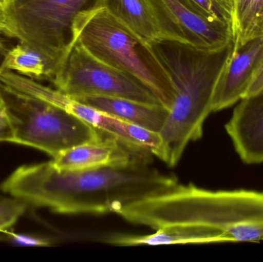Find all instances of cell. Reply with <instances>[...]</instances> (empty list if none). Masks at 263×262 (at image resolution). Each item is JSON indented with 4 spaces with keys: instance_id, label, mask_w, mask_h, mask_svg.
Returning <instances> with one entry per match:
<instances>
[{
    "instance_id": "6da1fadb",
    "label": "cell",
    "mask_w": 263,
    "mask_h": 262,
    "mask_svg": "<svg viewBox=\"0 0 263 262\" xmlns=\"http://www.w3.org/2000/svg\"><path fill=\"white\" fill-rule=\"evenodd\" d=\"M179 183L174 175L152 167L143 156L127 166L84 171L57 169L52 162L26 165L0 186L28 206L61 215L117 214L130 203L166 192Z\"/></svg>"
},
{
    "instance_id": "7a4b0ae2",
    "label": "cell",
    "mask_w": 263,
    "mask_h": 262,
    "mask_svg": "<svg viewBox=\"0 0 263 262\" xmlns=\"http://www.w3.org/2000/svg\"><path fill=\"white\" fill-rule=\"evenodd\" d=\"M117 215L154 230L174 224L202 226L219 243L263 241V192L256 191H211L178 183L124 206Z\"/></svg>"
},
{
    "instance_id": "3957f363",
    "label": "cell",
    "mask_w": 263,
    "mask_h": 262,
    "mask_svg": "<svg viewBox=\"0 0 263 262\" xmlns=\"http://www.w3.org/2000/svg\"><path fill=\"white\" fill-rule=\"evenodd\" d=\"M148 45L176 89L174 103L159 133L162 145L158 156L174 167L190 143L202 138L204 123L213 112L216 81L233 52V42L216 50L162 37Z\"/></svg>"
},
{
    "instance_id": "277c9868",
    "label": "cell",
    "mask_w": 263,
    "mask_h": 262,
    "mask_svg": "<svg viewBox=\"0 0 263 262\" xmlns=\"http://www.w3.org/2000/svg\"><path fill=\"white\" fill-rule=\"evenodd\" d=\"M77 42L92 56L140 81L170 110L176 89L148 43L100 7L82 15Z\"/></svg>"
},
{
    "instance_id": "5b68a950",
    "label": "cell",
    "mask_w": 263,
    "mask_h": 262,
    "mask_svg": "<svg viewBox=\"0 0 263 262\" xmlns=\"http://www.w3.org/2000/svg\"><path fill=\"white\" fill-rule=\"evenodd\" d=\"M1 86L13 128L12 143L57 157L103 133L67 111L48 102Z\"/></svg>"
},
{
    "instance_id": "8992f818",
    "label": "cell",
    "mask_w": 263,
    "mask_h": 262,
    "mask_svg": "<svg viewBox=\"0 0 263 262\" xmlns=\"http://www.w3.org/2000/svg\"><path fill=\"white\" fill-rule=\"evenodd\" d=\"M18 43L59 64L77 41L82 15L102 7V0H6Z\"/></svg>"
},
{
    "instance_id": "52a82bcc",
    "label": "cell",
    "mask_w": 263,
    "mask_h": 262,
    "mask_svg": "<svg viewBox=\"0 0 263 262\" xmlns=\"http://www.w3.org/2000/svg\"><path fill=\"white\" fill-rule=\"evenodd\" d=\"M51 82L55 89L74 98L117 97L160 104L140 81L97 59L77 41L59 64Z\"/></svg>"
},
{
    "instance_id": "ba28073f",
    "label": "cell",
    "mask_w": 263,
    "mask_h": 262,
    "mask_svg": "<svg viewBox=\"0 0 263 262\" xmlns=\"http://www.w3.org/2000/svg\"><path fill=\"white\" fill-rule=\"evenodd\" d=\"M0 85L6 89L59 106L131 149L148 152L157 157L160 153L162 141L159 133L131 124L81 103L55 88L52 89L33 78L9 71L0 72Z\"/></svg>"
},
{
    "instance_id": "9c48e42d",
    "label": "cell",
    "mask_w": 263,
    "mask_h": 262,
    "mask_svg": "<svg viewBox=\"0 0 263 262\" xmlns=\"http://www.w3.org/2000/svg\"><path fill=\"white\" fill-rule=\"evenodd\" d=\"M162 38L178 40L200 49L216 50L233 43L229 25L198 14L186 0H146Z\"/></svg>"
},
{
    "instance_id": "30bf717a",
    "label": "cell",
    "mask_w": 263,
    "mask_h": 262,
    "mask_svg": "<svg viewBox=\"0 0 263 262\" xmlns=\"http://www.w3.org/2000/svg\"><path fill=\"white\" fill-rule=\"evenodd\" d=\"M262 63L263 36L233 47L216 81L213 112L231 107L246 96Z\"/></svg>"
},
{
    "instance_id": "8fae6325",
    "label": "cell",
    "mask_w": 263,
    "mask_h": 262,
    "mask_svg": "<svg viewBox=\"0 0 263 262\" xmlns=\"http://www.w3.org/2000/svg\"><path fill=\"white\" fill-rule=\"evenodd\" d=\"M145 153L148 152L135 150L114 137L103 134L98 139L64 151L51 162L60 170H92L127 166Z\"/></svg>"
},
{
    "instance_id": "7c38bea8",
    "label": "cell",
    "mask_w": 263,
    "mask_h": 262,
    "mask_svg": "<svg viewBox=\"0 0 263 262\" xmlns=\"http://www.w3.org/2000/svg\"><path fill=\"white\" fill-rule=\"evenodd\" d=\"M226 129L244 163H263V90L239 101Z\"/></svg>"
},
{
    "instance_id": "4fadbf2b",
    "label": "cell",
    "mask_w": 263,
    "mask_h": 262,
    "mask_svg": "<svg viewBox=\"0 0 263 262\" xmlns=\"http://www.w3.org/2000/svg\"><path fill=\"white\" fill-rule=\"evenodd\" d=\"M75 99L156 133L162 130L170 112L161 104H149L117 97H81Z\"/></svg>"
},
{
    "instance_id": "5bb4252c",
    "label": "cell",
    "mask_w": 263,
    "mask_h": 262,
    "mask_svg": "<svg viewBox=\"0 0 263 262\" xmlns=\"http://www.w3.org/2000/svg\"><path fill=\"white\" fill-rule=\"evenodd\" d=\"M104 243L117 246H170V245L208 244L219 243L214 232L206 228L192 224L162 226L150 235L114 234Z\"/></svg>"
},
{
    "instance_id": "9a60e30c",
    "label": "cell",
    "mask_w": 263,
    "mask_h": 262,
    "mask_svg": "<svg viewBox=\"0 0 263 262\" xmlns=\"http://www.w3.org/2000/svg\"><path fill=\"white\" fill-rule=\"evenodd\" d=\"M102 7L145 43L160 37L146 0H102Z\"/></svg>"
},
{
    "instance_id": "2e32d148",
    "label": "cell",
    "mask_w": 263,
    "mask_h": 262,
    "mask_svg": "<svg viewBox=\"0 0 263 262\" xmlns=\"http://www.w3.org/2000/svg\"><path fill=\"white\" fill-rule=\"evenodd\" d=\"M9 71L35 80H52L57 66L44 55L27 45L18 43L8 49L0 63V72Z\"/></svg>"
},
{
    "instance_id": "e0dca14e",
    "label": "cell",
    "mask_w": 263,
    "mask_h": 262,
    "mask_svg": "<svg viewBox=\"0 0 263 262\" xmlns=\"http://www.w3.org/2000/svg\"><path fill=\"white\" fill-rule=\"evenodd\" d=\"M232 30L234 48L262 37L263 0H234Z\"/></svg>"
},
{
    "instance_id": "ac0fdd59",
    "label": "cell",
    "mask_w": 263,
    "mask_h": 262,
    "mask_svg": "<svg viewBox=\"0 0 263 262\" xmlns=\"http://www.w3.org/2000/svg\"><path fill=\"white\" fill-rule=\"evenodd\" d=\"M199 15L212 22L231 26L234 0H186Z\"/></svg>"
},
{
    "instance_id": "d6986e66",
    "label": "cell",
    "mask_w": 263,
    "mask_h": 262,
    "mask_svg": "<svg viewBox=\"0 0 263 262\" xmlns=\"http://www.w3.org/2000/svg\"><path fill=\"white\" fill-rule=\"evenodd\" d=\"M27 207L26 203L18 198L0 196V233L12 229Z\"/></svg>"
},
{
    "instance_id": "ffe728a7",
    "label": "cell",
    "mask_w": 263,
    "mask_h": 262,
    "mask_svg": "<svg viewBox=\"0 0 263 262\" xmlns=\"http://www.w3.org/2000/svg\"><path fill=\"white\" fill-rule=\"evenodd\" d=\"M4 243L20 247H49L57 243L55 240L44 235L35 234L17 233L11 229L2 232Z\"/></svg>"
},
{
    "instance_id": "44dd1931",
    "label": "cell",
    "mask_w": 263,
    "mask_h": 262,
    "mask_svg": "<svg viewBox=\"0 0 263 262\" xmlns=\"http://www.w3.org/2000/svg\"><path fill=\"white\" fill-rule=\"evenodd\" d=\"M14 138L13 128L12 126L7 104L0 86V143H12Z\"/></svg>"
},
{
    "instance_id": "7402d4cb",
    "label": "cell",
    "mask_w": 263,
    "mask_h": 262,
    "mask_svg": "<svg viewBox=\"0 0 263 262\" xmlns=\"http://www.w3.org/2000/svg\"><path fill=\"white\" fill-rule=\"evenodd\" d=\"M0 36L17 39L16 30L6 1H0Z\"/></svg>"
},
{
    "instance_id": "603a6c76",
    "label": "cell",
    "mask_w": 263,
    "mask_h": 262,
    "mask_svg": "<svg viewBox=\"0 0 263 262\" xmlns=\"http://www.w3.org/2000/svg\"><path fill=\"white\" fill-rule=\"evenodd\" d=\"M263 90V63L258 69L245 97L254 95Z\"/></svg>"
},
{
    "instance_id": "cb8c5ba5",
    "label": "cell",
    "mask_w": 263,
    "mask_h": 262,
    "mask_svg": "<svg viewBox=\"0 0 263 262\" xmlns=\"http://www.w3.org/2000/svg\"><path fill=\"white\" fill-rule=\"evenodd\" d=\"M8 49L6 47V44H5L3 38L0 36V59H3L4 55H6V52H7Z\"/></svg>"
},
{
    "instance_id": "d4e9b609",
    "label": "cell",
    "mask_w": 263,
    "mask_h": 262,
    "mask_svg": "<svg viewBox=\"0 0 263 262\" xmlns=\"http://www.w3.org/2000/svg\"><path fill=\"white\" fill-rule=\"evenodd\" d=\"M4 243V241H3V234L0 233V243Z\"/></svg>"
},
{
    "instance_id": "484cf974",
    "label": "cell",
    "mask_w": 263,
    "mask_h": 262,
    "mask_svg": "<svg viewBox=\"0 0 263 262\" xmlns=\"http://www.w3.org/2000/svg\"><path fill=\"white\" fill-rule=\"evenodd\" d=\"M0 1H6V0H0Z\"/></svg>"
},
{
    "instance_id": "4316f807",
    "label": "cell",
    "mask_w": 263,
    "mask_h": 262,
    "mask_svg": "<svg viewBox=\"0 0 263 262\" xmlns=\"http://www.w3.org/2000/svg\"><path fill=\"white\" fill-rule=\"evenodd\" d=\"M0 196H2V195H0Z\"/></svg>"
}]
</instances>
